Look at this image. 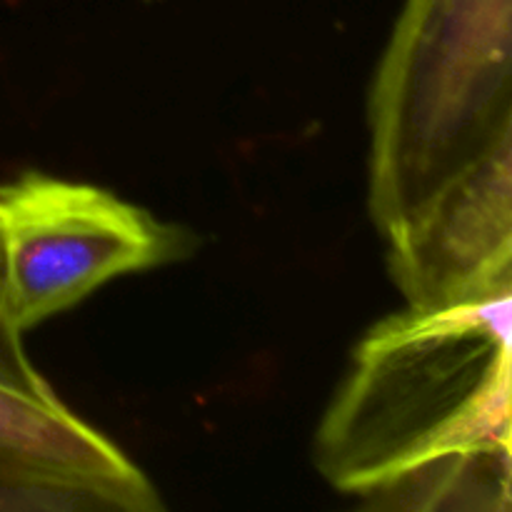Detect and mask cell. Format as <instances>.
I'll use <instances>...</instances> for the list:
<instances>
[{
    "instance_id": "1",
    "label": "cell",
    "mask_w": 512,
    "mask_h": 512,
    "mask_svg": "<svg viewBox=\"0 0 512 512\" xmlns=\"http://www.w3.org/2000/svg\"><path fill=\"white\" fill-rule=\"evenodd\" d=\"M368 115L370 218L408 305L512 290V0H405Z\"/></svg>"
},
{
    "instance_id": "2",
    "label": "cell",
    "mask_w": 512,
    "mask_h": 512,
    "mask_svg": "<svg viewBox=\"0 0 512 512\" xmlns=\"http://www.w3.org/2000/svg\"><path fill=\"white\" fill-rule=\"evenodd\" d=\"M512 290L375 323L320 420L315 465L373 510H512Z\"/></svg>"
},
{
    "instance_id": "3",
    "label": "cell",
    "mask_w": 512,
    "mask_h": 512,
    "mask_svg": "<svg viewBox=\"0 0 512 512\" xmlns=\"http://www.w3.org/2000/svg\"><path fill=\"white\" fill-rule=\"evenodd\" d=\"M195 235L98 185L23 173L0 185L3 295L20 333L120 275L193 253Z\"/></svg>"
},
{
    "instance_id": "4",
    "label": "cell",
    "mask_w": 512,
    "mask_h": 512,
    "mask_svg": "<svg viewBox=\"0 0 512 512\" xmlns=\"http://www.w3.org/2000/svg\"><path fill=\"white\" fill-rule=\"evenodd\" d=\"M0 470L88 510H163L148 475L68 405L0 383Z\"/></svg>"
},
{
    "instance_id": "5",
    "label": "cell",
    "mask_w": 512,
    "mask_h": 512,
    "mask_svg": "<svg viewBox=\"0 0 512 512\" xmlns=\"http://www.w3.org/2000/svg\"><path fill=\"white\" fill-rule=\"evenodd\" d=\"M0 383L8 388L20 390V393L35 395L43 400H55L58 395L48 385V380L38 373L33 360L25 350L23 333L10 320L8 308H5L3 295V258H0Z\"/></svg>"
},
{
    "instance_id": "6",
    "label": "cell",
    "mask_w": 512,
    "mask_h": 512,
    "mask_svg": "<svg viewBox=\"0 0 512 512\" xmlns=\"http://www.w3.org/2000/svg\"><path fill=\"white\" fill-rule=\"evenodd\" d=\"M88 510L80 500L38 488L0 470V512H70Z\"/></svg>"
}]
</instances>
